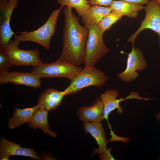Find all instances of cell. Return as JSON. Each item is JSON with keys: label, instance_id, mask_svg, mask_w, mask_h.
Instances as JSON below:
<instances>
[{"label": "cell", "instance_id": "cell-1", "mask_svg": "<svg viewBox=\"0 0 160 160\" xmlns=\"http://www.w3.org/2000/svg\"><path fill=\"white\" fill-rule=\"evenodd\" d=\"M72 8L65 6L63 12L65 25L63 34V48L57 60L75 66L83 63L88 31L79 23V17L71 11Z\"/></svg>", "mask_w": 160, "mask_h": 160}, {"label": "cell", "instance_id": "cell-2", "mask_svg": "<svg viewBox=\"0 0 160 160\" xmlns=\"http://www.w3.org/2000/svg\"><path fill=\"white\" fill-rule=\"evenodd\" d=\"M63 8L60 6L59 8L52 11L45 23L38 29L31 32H23L19 35H15V39L20 42H34L40 44L45 49H49L51 39L54 33L58 17Z\"/></svg>", "mask_w": 160, "mask_h": 160}, {"label": "cell", "instance_id": "cell-3", "mask_svg": "<svg viewBox=\"0 0 160 160\" xmlns=\"http://www.w3.org/2000/svg\"><path fill=\"white\" fill-rule=\"evenodd\" d=\"M108 80L106 74L94 66L87 65L72 80L64 90L65 95L74 94L89 86L100 87Z\"/></svg>", "mask_w": 160, "mask_h": 160}, {"label": "cell", "instance_id": "cell-4", "mask_svg": "<svg viewBox=\"0 0 160 160\" xmlns=\"http://www.w3.org/2000/svg\"><path fill=\"white\" fill-rule=\"evenodd\" d=\"M88 29V34L83 64L95 66L109 51L103 40V33L97 25H84Z\"/></svg>", "mask_w": 160, "mask_h": 160}, {"label": "cell", "instance_id": "cell-5", "mask_svg": "<svg viewBox=\"0 0 160 160\" xmlns=\"http://www.w3.org/2000/svg\"><path fill=\"white\" fill-rule=\"evenodd\" d=\"M83 68L58 61L52 63H42L33 67L31 72L41 78H66L72 80Z\"/></svg>", "mask_w": 160, "mask_h": 160}, {"label": "cell", "instance_id": "cell-6", "mask_svg": "<svg viewBox=\"0 0 160 160\" xmlns=\"http://www.w3.org/2000/svg\"><path fill=\"white\" fill-rule=\"evenodd\" d=\"M20 43L14 39L3 47L9 57L13 66L30 65L33 67L42 63L40 58V52L38 49L23 50L18 46Z\"/></svg>", "mask_w": 160, "mask_h": 160}, {"label": "cell", "instance_id": "cell-7", "mask_svg": "<svg viewBox=\"0 0 160 160\" xmlns=\"http://www.w3.org/2000/svg\"><path fill=\"white\" fill-rule=\"evenodd\" d=\"M145 16L141 23L138 29L129 38L128 42H131L134 47L137 36L143 30L149 29L157 33L159 36V45L160 44V4L156 0H151L144 9Z\"/></svg>", "mask_w": 160, "mask_h": 160}, {"label": "cell", "instance_id": "cell-8", "mask_svg": "<svg viewBox=\"0 0 160 160\" xmlns=\"http://www.w3.org/2000/svg\"><path fill=\"white\" fill-rule=\"evenodd\" d=\"M18 2L19 0H0V47L7 44L14 34L11 28L10 20Z\"/></svg>", "mask_w": 160, "mask_h": 160}, {"label": "cell", "instance_id": "cell-9", "mask_svg": "<svg viewBox=\"0 0 160 160\" xmlns=\"http://www.w3.org/2000/svg\"><path fill=\"white\" fill-rule=\"evenodd\" d=\"M128 57L125 70L118 74V77L125 82H132L138 76L136 70L142 71L147 67V63L142 52L133 47Z\"/></svg>", "mask_w": 160, "mask_h": 160}, {"label": "cell", "instance_id": "cell-10", "mask_svg": "<svg viewBox=\"0 0 160 160\" xmlns=\"http://www.w3.org/2000/svg\"><path fill=\"white\" fill-rule=\"evenodd\" d=\"M40 77L32 72L21 73L8 71L0 73V84L11 82L17 85H24L34 88L41 87Z\"/></svg>", "mask_w": 160, "mask_h": 160}, {"label": "cell", "instance_id": "cell-11", "mask_svg": "<svg viewBox=\"0 0 160 160\" xmlns=\"http://www.w3.org/2000/svg\"><path fill=\"white\" fill-rule=\"evenodd\" d=\"M12 155L28 156L38 160L41 159L34 149L22 147L20 144L7 140L3 135L0 140V160H8Z\"/></svg>", "mask_w": 160, "mask_h": 160}, {"label": "cell", "instance_id": "cell-12", "mask_svg": "<svg viewBox=\"0 0 160 160\" xmlns=\"http://www.w3.org/2000/svg\"><path fill=\"white\" fill-rule=\"evenodd\" d=\"M83 125L85 132L90 133L95 139L98 145V148L94 150L92 156L96 153L103 154L106 152L108 141L101 122H84Z\"/></svg>", "mask_w": 160, "mask_h": 160}, {"label": "cell", "instance_id": "cell-13", "mask_svg": "<svg viewBox=\"0 0 160 160\" xmlns=\"http://www.w3.org/2000/svg\"><path fill=\"white\" fill-rule=\"evenodd\" d=\"M119 95L118 92L115 89H108L101 94L100 99L103 105V117L108 121V117L111 112L116 108L119 114H122L123 110L119 104L121 101L127 99L134 98L133 94H131L125 99L121 98L117 99Z\"/></svg>", "mask_w": 160, "mask_h": 160}, {"label": "cell", "instance_id": "cell-14", "mask_svg": "<svg viewBox=\"0 0 160 160\" xmlns=\"http://www.w3.org/2000/svg\"><path fill=\"white\" fill-rule=\"evenodd\" d=\"M103 102L100 99L97 97L92 105L81 107L77 114L79 119L84 122H101L104 119L103 116Z\"/></svg>", "mask_w": 160, "mask_h": 160}, {"label": "cell", "instance_id": "cell-15", "mask_svg": "<svg viewBox=\"0 0 160 160\" xmlns=\"http://www.w3.org/2000/svg\"><path fill=\"white\" fill-rule=\"evenodd\" d=\"M65 95L64 91H60L52 88L47 89L39 97L37 101V105L39 108L52 111L60 105Z\"/></svg>", "mask_w": 160, "mask_h": 160}, {"label": "cell", "instance_id": "cell-16", "mask_svg": "<svg viewBox=\"0 0 160 160\" xmlns=\"http://www.w3.org/2000/svg\"><path fill=\"white\" fill-rule=\"evenodd\" d=\"M14 111L12 116L8 119L7 127L11 129L19 127L25 123H29L32 117L39 108L38 105L31 108L20 109L13 107Z\"/></svg>", "mask_w": 160, "mask_h": 160}, {"label": "cell", "instance_id": "cell-17", "mask_svg": "<svg viewBox=\"0 0 160 160\" xmlns=\"http://www.w3.org/2000/svg\"><path fill=\"white\" fill-rule=\"evenodd\" d=\"M48 111L47 110L39 108L33 115L31 121L28 123V125L31 128L34 129L39 128L45 134H48L55 138L57 136V134L49 129L47 119Z\"/></svg>", "mask_w": 160, "mask_h": 160}, {"label": "cell", "instance_id": "cell-18", "mask_svg": "<svg viewBox=\"0 0 160 160\" xmlns=\"http://www.w3.org/2000/svg\"><path fill=\"white\" fill-rule=\"evenodd\" d=\"M111 11L116 12L129 17L137 18L138 12L144 9L143 5L121 0H114L111 5Z\"/></svg>", "mask_w": 160, "mask_h": 160}, {"label": "cell", "instance_id": "cell-19", "mask_svg": "<svg viewBox=\"0 0 160 160\" xmlns=\"http://www.w3.org/2000/svg\"><path fill=\"white\" fill-rule=\"evenodd\" d=\"M110 7H103L93 5L82 17L81 21L84 25L92 24L97 25L103 18L111 12Z\"/></svg>", "mask_w": 160, "mask_h": 160}, {"label": "cell", "instance_id": "cell-20", "mask_svg": "<svg viewBox=\"0 0 160 160\" xmlns=\"http://www.w3.org/2000/svg\"><path fill=\"white\" fill-rule=\"evenodd\" d=\"M60 6H68L76 9L79 17L83 16L87 12L91 6L87 0H57Z\"/></svg>", "mask_w": 160, "mask_h": 160}, {"label": "cell", "instance_id": "cell-21", "mask_svg": "<svg viewBox=\"0 0 160 160\" xmlns=\"http://www.w3.org/2000/svg\"><path fill=\"white\" fill-rule=\"evenodd\" d=\"M124 15L119 12L111 11L105 16L97 25L101 31L109 30L111 26Z\"/></svg>", "mask_w": 160, "mask_h": 160}, {"label": "cell", "instance_id": "cell-22", "mask_svg": "<svg viewBox=\"0 0 160 160\" xmlns=\"http://www.w3.org/2000/svg\"><path fill=\"white\" fill-rule=\"evenodd\" d=\"M13 66L6 52L3 47H0V73L7 71Z\"/></svg>", "mask_w": 160, "mask_h": 160}, {"label": "cell", "instance_id": "cell-23", "mask_svg": "<svg viewBox=\"0 0 160 160\" xmlns=\"http://www.w3.org/2000/svg\"><path fill=\"white\" fill-rule=\"evenodd\" d=\"M114 0H89V4L109 7Z\"/></svg>", "mask_w": 160, "mask_h": 160}, {"label": "cell", "instance_id": "cell-24", "mask_svg": "<svg viewBox=\"0 0 160 160\" xmlns=\"http://www.w3.org/2000/svg\"><path fill=\"white\" fill-rule=\"evenodd\" d=\"M141 4H147L149 1V0H119Z\"/></svg>", "mask_w": 160, "mask_h": 160}, {"label": "cell", "instance_id": "cell-25", "mask_svg": "<svg viewBox=\"0 0 160 160\" xmlns=\"http://www.w3.org/2000/svg\"><path fill=\"white\" fill-rule=\"evenodd\" d=\"M157 119L160 121V113H158L156 114L155 116Z\"/></svg>", "mask_w": 160, "mask_h": 160}]
</instances>
